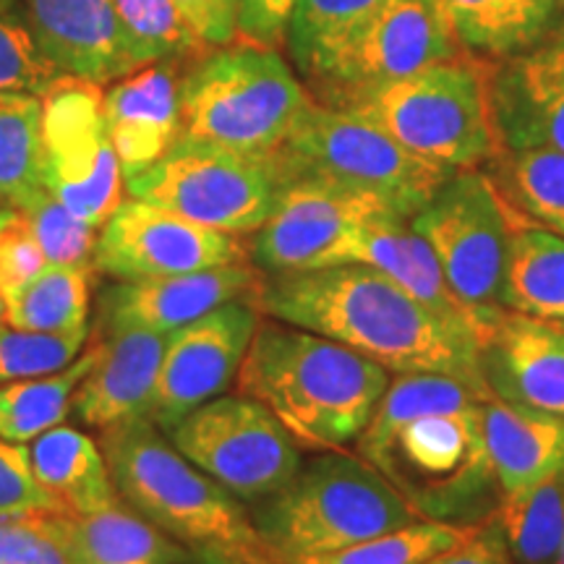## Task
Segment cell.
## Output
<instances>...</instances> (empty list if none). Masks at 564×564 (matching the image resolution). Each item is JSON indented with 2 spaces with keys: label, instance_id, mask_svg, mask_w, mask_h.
Segmentation results:
<instances>
[{
  "label": "cell",
  "instance_id": "obj_1",
  "mask_svg": "<svg viewBox=\"0 0 564 564\" xmlns=\"http://www.w3.org/2000/svg\"><path fill=\"white\" fill-rule=\"evenodd\" d=\"M486 394L444 373H400L356 440V455L421 520L484 525L502 502L481 423Z\"/></svg>",
  "mask_w": 564,
  "mask_h": 564
},
{
  "label": "cell",
  "instance_id": "obj_2",
  "mask_svg": "<svg viewBox=\"0 0 564 564\" xmlns=\"http://www.w3.org/2000/svg\"><path fill=\"white\" fill-rule=\"evenodd\" d=\"M262 316L308 329L400 373H444L484 390L478 340L369 264L264 274L253 295Z\"/></svg>",
  "mask_w": 564,
  "mask_h": 564
},
{
  "label": "cell",
  "instance_id": "obj_3",
  "mask_svg": "<svg viewBox=\"0 0 564 564\" xmlns=\"http://www.w3.org/2000/svg\"><path fill=\"white\" fill-rule=\"evenodd\" d=\"M390 382V371L361 352L262 316L236 387L262 403L303 449L327 453L364 434Z\"/></svg>",
  "mask_w": 564,
  "mask_h": 564
},
{
  "label": "cell",
  "instance_id": "obj_4",
  "mask_svg": "<svg viewBox=\"0 0 564 564\" xmlns=\"http://www.w3.org/2000/svg\"><path fill=\"white\" fill-rule=\"evenodd\" d=\"M123 502L209 564H278L238 497L186 460L147 415L100 432Z\"/></svg>",
  "mask_w": 564,
  "mask_h": 564
},
{
  "label": "cell",
  "instance_id": "obj_5",
  "mask_svg": "<svg viewBox=\"0 0 564 564\" xmlns=\"http://www.w3.org/2000/svg\"><path fill=\"white\" fill-rule=\"evenodd\" d=\"M249 512L278 564L340 552L421 520L361 455L345 449L303 460L291 484Z\"/></svg>",
  "mask_w": 564,
  "mask_h": 564
},
{
  "label": "cell",
  "instance_id": "obj_6",
  "mask_svg": "<svg viewBox=\"0 0 564 564\" xmlns=\"http://www.w3.org/2000/svg\"><path fill=\"white\" fill-rule=\"evenodd\" d=\"M181 137L272 158L314 97L278 47L228 45L188 63L178 84Z\"/></svg>",
  "mask_w": 564,
  "mask_h": 564
},
{
  "label": "cell",
  "instance_id": "obj_7",
  "mask_svg": "<svg viewBox=\"0 0 564 564\" xmlns=\"http://www.w3.org/2000/svg\"><path fill=\"white\" fill-rule=\"evenodd\" d=\"M343 110L373 123L415 158L453 173L484 171L499 154L486 63L478 58L440 61Z\"/></svg>",
  "mask_w": 564,
  "mask_h": 564
},
{
  "label": "cell",
  "instance_id": "obj_8",
  "mask_svg": "<svg viewBox=\"0 0 564 564\" xmlns=\"http://www.w3.org/2000/svg\"><path fill=\"white\" fill-rule=\"evenodd\" d=\"M282 183L324 181L371 194L411 220L453 175L352 112L312 102L272 154Z\"/></svg>",
  "mask_w": 564,
  "mask_h": 564
},
{
  "label": "cell",
  "instance_id": "obj_9",
  "mask_svg": "<svg viewBox=\"0 0 564 564\" xmlns=\"http://www.w3.org/2000/svg\"><path fill=\"white\" fill-rule=\"evenodd\" d=\"M282 181L272 158L183 139L154 165L126 178L131 199L150 202L207 228L249 236L270 220Z\"/></svg>",
  "mask_w": 564,
  "mask_h": 564
},
{
  "label": "cell",
  "instance_id": "obj_10",
  "mask_svg": "<svg viewBox=\"0 0 564 564\" xmlns=\"http://www.w3.org/2000/svg\"><path fill=\"white\" fill-rule=\"evenodd\" d=\"M512 209L486 171H457L411 217L444 280L474 314L478 333L502 308V278Z\"/></svg>",
  "mask_w": 564,
  "mask_h": 564
},
{
  "label": "cell",
  "instance_id": "obj_11",
  "mask_svg": "<svg viewBox=\"0 0 564 564\" xmlns=\"http://www.w3.org/2000/svg\"><path fill=\"white\" fill-rule=\"evenodd\" d=\"M165 436L243 505L278 494L303 465V447L293 434L262 403L241 392L199 405Z\"/></svg>",
  "mask_w": 564,
  "mask_h": 564
},
{
  "label": "cell",
  "instance_id": "obj_12",
  "mask_svg": "<svg viewBox=\"0 0 564 564\" xmlns=\"http://www.w3.org/2000/svg\"><path fill=\"white\" fill-rule=\"evenodd\" d=\"M45 188L102 228L123 204V171L105 121L102 84L63 74L42 95Z\"/></svg>",
  "mask_w": 564,
  "mask_h": 564
},
{
  "label": "cell",
  "instance_id": "obj_13",
  "mask_svg": "<svg viewBox=\"0 0 564 564\" xmlns=\"http://www.w3.org/2000/svg\"><path fill=\"white\" fill-rule=\"evenodd\" d=\"M387 212L394 209L371 194L324 181H288L270 220L253 236L251 262L264 274L358 264L366 225Z\"/></svg>",
  "mask_w": 564,
  "mask_h": 564
},
{
  "label": "cell",
  "instance_id": "obj_14",
  "mask_svg": "<svg viewBox=\"0 0 564 564\" xmlns=\"http://www.w3.org/2000/svg\"><path fill=\"white\" fill-rule=\"evenodd\" d=\"M241 262H251L243 236L207 228L141 199H123L112 212L91 257L95 272L110 280L175 278Z\"/></svg>",
  "mask_w": 564,
  "mask_h": 564
},
{
  "label": "cell",
  "instance_id": "obj_15",
  "mask_svg": "<svg viewBox=\"0 0 564 564\" xmlns=\"http://www.w3.org/2000/svg\"><path fill=\"white\" fill-rule=\"evenodd\" d=\"M262 314L249 301H230L167 333L147 419L162 434L196 408L236 384Z\"/></svg>",
  "mask_w": 564,
  "mask_h": 564
},
{
  "label": "cell",
  "instance_id": "obj_16",
  "mask_svg": "<svg viewBox=\"0 0 564 564\" xmlns=\"http://www.w3.org/2000/svg\"><path fill=\"white\" fill-rule=\"evenodd\" d=\"M463 53L440 0H384L337 74L312 97L343 110L387 84Z\"/></svg>",
  "mask_w": 564,
  "mask_h": 564
},
{
  "label": "cell",
  "instance_id": "obj_17",
  "mask_svg": "<svg viewBox=\"0 0 564 564\" xmlns=\"http://www.w3.org/2000/svg\"><path fill=\"white\" fill-rule=\"evenodd\" d=\"M262 278L264 272L257 264L241 262L175 278L112 280L97 295V319L91 335L102 337L121 329H150L167 335L215 312L223 303H253Z\"/></svg>",
  "mask_w": 564,
  "mask_h": 564
},
{
  "label": "cell",
  "instance_id": "obj_18",
  "mask_svg": "<svg viewBox=\"0 0 564 564\" xmlns=\"http://www.w3.org/2000/svg\"><path fill=\"white\" fill-rule=\"evenodd\" d=\"M484 63L499 152L564 154V26L531 51Z\"/></svg>",
  "mask_w": 564,
  "mask_h": 564
},
{
  "label": "cell",
  "instance_id": "obj_19",
  "mask_svg": "<svg viewBox=\"0 0 564 564\" xmlns=\"http://www.w3.org/2000/svg\"><path fill=\"white\" fill-rule=\"evenodd\" d=\"M486 392L564 419V329L499 308L478 333Z\"/></svg>",
  "mask_w": 564,
  "mask_h": 564
},
{
  "label": "cell",
  "instance_id": "obj_20",
  "mask_svg": "<svg viewBox=\"0 0 564 564\" xmlns=\"http://www.w3.org/2000/svg\"><path fill=\"white\" fill-rule=\"evenodd\" d=\"M24 17L42 55L61 74L108 84L133 70L112 0H24Z\"/></svg>",
  "mask_w": 564,
  "mask_h": 564
},
{
  "label": "cell",
  "instance_id": "obj_21",
  "mask_svg": "<svg viewBox=\"0 0 564 564\" xmlns=\"http://www.w3.org/2000/svg\"><path fill=\"white\" fill-rule=\"evenodd\" d=\"M175 63H150L105 95V121L123 178L154 165L181 137V100Z\"/></svg>",
  "mask_w": 564,
  "mask_h": 564
},
{
  "label": "cell",
  "instance_id": "obj_22",
  "mask_svg": "<svg viewBox=\"0 0 564 564\" xmlns=\"http://www.w3.org/2000/svg\"><path fill=\"white\" fill-rule=\"evenodd\" d=\"M97 340L102 343L100 358L76 392L70 413L102 432L112 423L147 415L167 335L150 329H121Z\"/></svg>",
  "mask_w": 564,
  "mask_h": 564
},
{
  "label": "cell",
  "instance_id": "obj_23",
  "mask_svg": "<svg viewBox=\"0 0 564 564\" xmlns=\"http://www.w3.org/2000/svg\"><path fill=\"white\" fill-rule=\"evenodd\" d=\"M481 423L502 497L531 491L564 474V419L560 415L486 394Z\"/></svg>",
  "mask_w": 564,
  "mask_h": 564
},
{
  "label": "cell",
  "instance_id": "obj_24",
  "mask_svg": "<svg viewBox=\"0 0 564 564\" xmlns=\"http://www.w3.org/2000/svg\"><path fill=\"white\" fill-rule=\"evenodd\" d=\"M66 546L70 564H186L192 552L162 533L129 502L95 512H47Z\"/></svg>",
  "mask_w": 564,
  "mask_h": 564
},
{
  "label": "cell",
  "instance_id": "obj_25",
  "mask_svg": "<svg viewBox=\"0 0 564 564\" xmlns=\"http://www.w3.org/2000/svg\"><path fill=\"white\" fill-rule=\"evenodd\" d=\"M457 45L478 61H502L564 26V0H440Z\"/></svg>",
  "mask_w": 564,
  "mask_h": 564
},
{
  "label": "cell",
  "instance_id": "obj_26",
  "mask_svg": "<svg viewBox=\"0 0 564 564\" xmlns=\"http://www.w3.org/2000/svg\"><path fill=\"white\" fill-rule=\"evenodd\" d=\"M358 264H369L373 270L384 272L423 306H429L444 319L474 329V314L447 285L434 251L413 230L408 217L394 215V212L373 217L364 230Z\"/></svg>",
  "mask_w": 564,
  "mask_h": 564
},
{
  "label": "cell",
  "instance_id": "obj_27",
  "mask_svg": "<svg viewBox=\"0 0 564 564\" xmlns=\"http://www.w3.org/2000/svg\"><path fill=\"white\" fill-rule=\"evenodd\" d=\"M499 303L564 329V238L514 209Z\"/></svg>",
  "mask_w": 564,
  "mask_h": 564
},
{
  "label": "cell",
  "instance_id": "obj_28",
  "mask_svg": "<svg viewBox=\"0 0 564 564\" xmlns=\"http://www.w3.org/2000/svg\"><path fill=\"white\" fill-rule=\"evenodd\" d=\"M384 0H295L285 42L293 66L319 91L337 74Z\"/></svg>",
  "mask_w": 564,
  "mask_h": 564
},
{
  "label": "cell",
  "instance_id": "obj_29",
  "mask_svg": "<svg viewBox=\"0 0 564 564\" xmlns=\"http://www.w3.org/2000/svg\"><path fill=\"white\" fill-rule=\"evenodd\" d=\"M30 465L45 491L70 512H95L121 499L100 442L79 429L55 426L30 444Z\"/></svg>",
  "mask_w": 564,
  "mask_h": 564
},
{
  "label": "cell",
  "instance_id": "obj_30",
  "mask_svg": "<svg viewBox=\"0 0 564 564\" xmlns=\"http://www.w3.org/2000/svg\"><path fill=\"white\" fill-rule=\"evenodd\" d=\"M47 194L42 97L32 91H0V207L24 212Z\"/></svg>",
  "mask_w": 564,
  "mask_h": 564
},
{
  "label": "cell",
  "instance_id": "obj_31",
  "mask_svg": "<svg viewBox=\"0 0 564 564\" xmlns=\"http://www.w3.org/2000/svg\"><path fill=\"white\" fill-rule=\"evenodd\" d=\"M91 340L95 343L66 369L0 387V436L3 440L30 444L68 419V413L74 411L76 392L100 358L102 343L97 337Z\"/></svg>",
  "mask_w": 564,
  "mask_h": 564
},
{
  "label": "cell",
  "instance_id": "obj_32",
  "mask_svg": "<svg viewBox=\"0 0 564 564\" xmlns=\"http://www.w3.org/2000/svg\"><path fill=\"white\" fill-rule=\"evenodd\" d=\"M95 267L45 264L6 295L3 322L26 333L63 335L89 327Z\"/></svg>",
  "mask_w": 564,
  "mask_h": 564
},
{
  "label": "cell",
  "instance_id": "obj_33",
  "mask_svg": "<svg viewBox=\"0 0 564 564\" xmlns=\"http://www.w3.org/2000/svg\"><path fill=\"white\" fill-rule=\"evenodd\" d=\"M486 525L514 564H552L564 546V474L531 491L502 497Z\"/></svg>",
  "mask_w": 564,
  "mask_h": 564
},
{
  "label": "cell",
  "instance_id": "obj_34",
  "mask_svg": "<svg viewBox=\"0 0 564 564\" xmlns=\"http://www.w3.org/2000/svg\"><path fill=\"white\" fill-rule=\"evenodd\" d=\"M489 178L514 212L564 238V154L552 150L499 152Z\"/></svg>",
  "mask_w": 564,
  "mask_h": 564
},
{
  "label": "cell",
  "instance_id": "obj_35",
  "mask_svg": "<svg viewBox=\"0 0 564 564\" xmlns=\"http://www.w3.org/2000/svg\"><path fill=\"white\" fill-rule=\"evenodd\" d=\"M118 34L133 70L150 63H192L207 53L175 0H112Z\"/></svg>",
  "mask_w": 564,
  "mask_h": 564
},
{
  "label": "cell",
  "instance_id": "obj_36",
  "mask_svg": "<svg viewBox=\"0 0 564 564\" xmlns=\"http://www.w3.org/2000/svg\"><path fill=\"white\" fill-rule=\"evenodd\" d=\"M478 525H449L434 520L415 523L382 533L364 544L340 549V552L308 556L293 564H423L432 556L455 549L476 533Z\"/></svg>",
  "mask_w": 564,
  "mask_h": 564
},
{
  "label": "cell",
  "instance_id": "obj_37",
  "mask_svg": "<svg viewBox=\"0 0 564 564\" xmlns=\"http://www.w3.org/2000/svg\"><path fill=\"white\" fill-rule=\"evenodd\" d=\"M89 337V327L76 329V333L47 335L26 333V329L0 322V387L66 369L70 361L82 356Z\"/></svg>",
  "mask_w": 564,
  "mask_h": 564
},
{
  "label": "cell",
  "instance_id": "obj_38",
  "mask_svg": "<svg viewBox=\"0 0 564 564\" xmlns=\"http://www.w3.org/2000/svg\"><path fill=\"white\" fill-rule=\"evenodd\" d=\"M19 215L24 217L34 241L40 243L47 264L95 267L91 257H95L100 232H97L95 225H89L68 207H63L51 192L42 194L32 207L19 212Z\"/></svg>",
  "mask_w": 564,
  "mask_h": 564
},
{
  "label": "cell",
  "instance_id": "obj_39",
  "mask_svg": "<svg viewBox=\"0 0 564 564\" xmlns=\"http://www.w3.org/2000/svg\"><path fill=\"white\" fill-rule=\"evenodd\" d=\"M61 76L42 55L26 21L17 17L11 0H0V91L19 89L42 97Z\"/></svg>",
  "mask_w": 564,
  "mask_h": 564
},
{
  "label": "cell",
  "instance_id": "obj_40",
  "mask_svg": "<svg viewBox=\"0 0 564 564\" xmlns=\"http://www.w3.org/2000/svg\"><path fill=\"white\" fill-rule=\"evenodd\" d=\"M0 564H70L47 512L0 518Z\"/></svg>",
  "mask_w": 564,
  "mask_h": 564
},
{
  "label": "cell",
  "instance_id": "obj_41",
  "mask_svg": "<svg viewBox=\"0 0 564 564\" xmlns=\"http://www.w3.org/2000/svg\"><path fill=\"white\" fill-rule=\"evenodd\" d=\"M61 502L32 474L30 447L0 436V518L61 510Z\"/></svg>",
  "mask_w": 564,
  "mask_h": 564
},
{
  "label": "cell",
  "instance_id": "obj_42",
  "mask_svg": "<svg viewBox=\"0 0 564 564\" xmlns=\"http://www.w3.org/2000/svg\"><path fill=\"white\" fill-rule=\"evenodd\" d=\"M45 253L26 228L24 217L13 212L11 223L0 230V293L3 299L45 267Z\"/></svg>",
  "mask_w": 564,
  "mask_h": 564
},
{
  "label": "cell",
  "instance_id": "obj_43",
  "mask_svg": "<svg viewBox=\"0 0 564 564\" xmlns=\"http://www.w3.org/2000/svg\"><path fill=\"white\" fill-rule=\"evenodd\" d=\"M295 0H238V37L251 45L278 47L285 42Z\"/></svg>",
  "mask_w": 564,
  "mask_h": 564
},
{
  "label": "cell",
  "instance_id": "obj_44",
  "mask_svg": "<svg viewBox=\"0 0 564 564\" xmlns=\"http://www.w3.org/2000/svg\"><path fill=\"white\" fill-rule=\"evenodd\" d=\"M175 6L207 45L238 37V0H175Z\"/></svg>",
  "mask_w": 564,
  "mask_h": 564
},
{
  "label": "cell",
  "instance_id": "obj_45",
  "mask_svg": "<svg viewBox=\"0 0 564 564\" xmlns=\"http://www.w3.org/2000/svg\"><path fill=\"white\" fill-rule=\"evenodd\" d=\"M423 564H514L499 535L489 525H478L468 541L432 556Z\"/></svg>",
  "mask_w": 564,
  "mask_h": 564
},
{
  "label": "cell",
  "instance_id": "obj_46",
  "mask_svg": "<svg viewBox=\"0 0 564 564\" xmlns=\"http://www.w3.org/2000/svg\"><path fill=\"white\" fill-rule=\"evenodd\" d=\"M11 217H13V212H11V209H3V207H0V230H3L6 225L11 223Z\"/></svg>",
  "mask_w": 564,
  "mask_h": 564
},
{
  "label": "cell",
  "instance_id": "obj_47",
  "mask_svg": "<svg viewBox=\"0 0 564 564\" xmlns=\"http://www.w3.org/2000/svg\"><path fill=\"white\" fill-rule=\"evenodd\" d=\"M3 314H6V301H3V293H0V322H3Z\"/></svg>",
  "mask_w": 564,
  "mask_h": 564
}]
</instances>
